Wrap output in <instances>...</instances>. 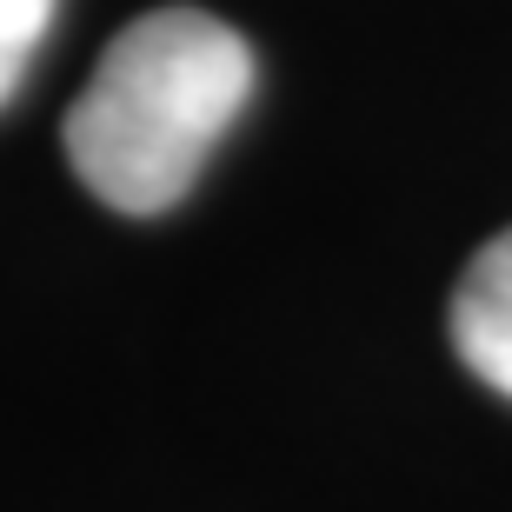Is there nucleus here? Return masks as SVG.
<instances>
[{"mask_svg":"<svg viewBox=\"0 0 512 512\" xmlns=\"http://www.w3.org/2000/svg\"><path fill=\"white\" fill-rule=\"evenodd\" d=\"M253 100V47L207 7H153L114 34L67 114V167L114 213L180 207Z\"/></svg>","mask_w":512,"mask_h":512,"instance_id":"nucleus-1","label":"nucleus"},{"mask_svg":"<svg viewBox=\"0 0 512 512\" xmlns=\"http://www.w3.org/2000/svg\"><path fill=\"white\" fill-rule=\"evenodd\" d=\"M453 346L493 393L512 399V227L493 233L459 273L453 293Z\"/></svg>","mask_w":512,"mask_h":512,"instance_id":"nucleus-2","label":"nucleus"},{"mask_svg":"<svg viewBox=\"0 0 512 512\" xmlns=\"http://www.w3.org/2000/svg\"><path fill=\"white\" fill-rule=\"evenodd\" d=\"M54 7L60 0H0V107L20 94V80L34 67L40 40L54 27Z\"/></svg>","mask_w":512,"mask_h":512,"instance_id":"nucleus-3","label":"nucleus"}]
</instances>
